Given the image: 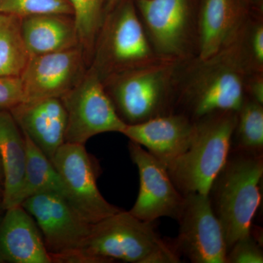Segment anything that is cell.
Here are the masks:
<instances>
[{
  "label": "cell",
  "mask_w": 263,
  "mask_h": 263,
  "mask_svg": "<svg viewBox=\"0 0 263 263\" xmlns=\"http://www.w3.org/2000/svg\"><path fill=\"white\" fill-rule=\"evenodd\" d=\"M250 73L237 41L214 56L182 63L174 113L193 122L217 112H238L245 103L246 77Z\"/></svg>",
  "instance_id": "1"
},
{
  "label": "cell",
  "mask_w": 263,
  "mask_h": 263,
  "mask_svg": "<svg viewBox=\"0 0 263 263\" xmlns=\"http://www.w3.org/2000/svg\"><path fill=\"white\" fill-rule=\"evenodd\" d=\"M155 222L120 211L92 224L81 247L55 263L181 262L174 245L161 238Z\"/></svg>",
  "instance_id": "2"
},
{
  "label": "cell",
  "mask_w": 263,
  "mask_h": 263,
  "mask_svg": "<svg viewBox=\"0 0 263 263\" xmlns=\"http://www.w3.org/2000/svg\"><path fill=\"white\" fill-rule=\"evenodd\" d=\"M262 152L231 148L224 167L214 179L209 197L220 222L228 249L250 235L260 205Z\"/></svg>",
  "instance_id": "3"
},
{
  "label": "cell",
  "mask_w": 263,
  "mask_h": 263,
  "mask_svg": "<svg viewBox=\"0 0 263 263\" xmlns=\"http://www.w3.org/2000/svg\"><path fill=\"white\" fill-rule=\"evenodd\" d=\"M183 62L160 60L104 79L105 90L123 122L138 124L174 113Z\"/></svg>",
  "instance_id": "4"
},
{
  "label": "cell",
  "mask_w": 263,
  "mask_h": 263,
  "mask_svg": "<svg viewBox=\"0 0 263 263\" xmlns=\"http://www.w3.org/2000/svg\"><path fill=\"white\" fill-rule=\"evenodd\" d=\"M238 112L209 114L195 121L191 143L177 158L164 164L181 195H209L231 150Z\"/></svg>",
  "instance_id": "5"
},
{
  "label": "cell",
  "mask_w": 263,
  "mask_h": 263,
  "mask_svg": "<svg viewBox=\"0 0 263 263\" xmlns=\"http://www.w3.org/2000/svg\"><path fill=\"white\" fill-rule=\"evenodd\" d=\"M149 42L134 0H121L105 17L90 67L102 81L160 61Z\"/></svg>",
  "instance_id": "6"
},
{
  "label": "cell",
  "mask_w": 263,
  "mask_h": 263,
  "mask_svg": "<svg viewBox=\"0 0 263 263\" xmlns=\"http://www.w3.org/2000/svg\"><path fill=\"white\" fill-rule=\"evenodd\" d=\"M157 56L183 62L197 57V10L193 0H134Z\"/></svg>",
  "instance_id": "7"
},
{
  "label": "cell",
  "mask_w": 263,
  "mask_h": 263,
  "mask_svg": "<svg viewBox=\"0 0 263 263\" xmlns=\"http://www.w3.org/2000/svg\"><path fill=\"white\" fill-rule=\"evenodd\" d=\"M61 99L67 112L65 143L84 145L105 133H122L127 126L117 114L103 81L92 67Z\"/></svg>",
  "instance_id": "8"
},
{
  "label": "cell",
  "mask_w": 263,
  "mask_h": 263,
  "mask_svg": "<svg viewBox=\"0 0 263 263\" xmlns=\"http://www.w3.org/2000/svg\"><path fill=\"white\" fill-rule=\"evenodd\" d=\"M52 163L61 179L66 201L86 223L94 224L122 211L99 191L98 166L84 145L64 143Z\"/></svg>",
  "instance_id": "9"
},
{
  "label": "cell",
  "mask_w": 263,
  "mask_h": 263,
  "mask_svg": "<svg viewBox=\"0 0 263 263\" xmlns=\"http://www.w3.org/2000/svg\"><path fill=\"white\" fill-rule=\"evenodd\" d=\"M176 220L179 235L173 245L180 256L183 254L193 263H226V238L209 195H184Z\"/></svg>",
  "instance_id": "10"
},
{
  "label": "cell",
  "mask_w": 263,
  "mask_h": 263,
  "mask_svg": "<svg viewBox=\"0 0 263 263\" xmlns=\"http://www.w3.org/2000/svg\"><path fill=\"white\" fill-rule=\"evenodd\" d=\"M21 205L37 223L52 263L79 249L92 226L83 220L65 197L55 192L35 194Z\"/></svg>",
  "instance_id": "11"
},
{
  "label": "cell",
  "mask_w": 263,
  "mask_h": 263,
  "mask_svg": "<svg viewBox=\"0 0 263 263\" xmlns=\"http://www.w3.org/2000/svg\"><path fill=\"white\" fill-rule=\"evenodd\" d=\"M89 67L81 46L31 56L21 76L24 102L62 98L75 87Z\"/></svg>",
  "instance_id": "12"
},
{
  "label": "cell",
  "mask_w": 263,
  "mask_h": 263,
  "mask_svg": "<svg viewBox=\"0 0 263 263\" xmlns=\"http://www.w3.org/2000/svg\"><path fill=\"white\" fill-rule=\"evenodd\" d=\"M128 149L140 177L139 193L129 212L146 221L163 216L177 219L184 196L173 183L164 164L135 142L129 141Z\"/></svg>",
  "instance_id": "13"
},
{
  "label": "cell",
  "mask_w": 263,
  "mask_h": 263,
  "mask_svg": "<svg viewBox=\"0 0 263 263\" xmlns=\"http://www.w3.org/2000/svg\"><path fill=\"white\" fill-rule=\"evenodd\" d=\"M252 12L247 0H200L196 57L205 60L229 46Z\"/></svg>",
  "instance_id": "14"
},
{
  "label": "cell",
  "mask_w": 263,
  "mask_h": 263,
  "mask_svg": "<svg viewBox=\"0 0 263 263\" xmlns=\"http://www.w3.org/2000/svg\"><path fill=\"white\" fill-rule=\"evenodd\" d=\"M195 124L181 114L160 116L138 124H127L122 134L146 148L165 164L184 153L193 139Z\"/></svg>",
  "instance_id": "15"
},
{
  "label": "cell",
  "mask_w": 263,
  "mask_h": 263,
  "mask_svg": "<svg viewBox=\"0 0 263 263\" xmlns=\"http://www.w3.org/2000/svg\"><path fill=\"white\" fill-rule=\"evenodd\" d=\"M21 130L51 161L65 143L67 112L60 98L24 102L12 108Z\"/></svg>",
  "instance_id": "16"
},
{
  "label": "cell",
  "mask_w": 263,
  "mask_h": 263,
  "mask_svg": "<svg viewBox=\"0 0 263 263\" xmlns=\"http://www.w3.org/2000/svg\"><path fill=\"white\" fill-rule=\"evenodd\" d=\"M0 263H52L37 223L22 205L6 209L0 221Z\"/></svg>",
  "instance_id": "17"
},
{
  "label": "cell",
  "mask_w": 263,
  "mask_h": 263,
  "mask_svg": "<svg viewBox=\"0 0 263 263\" xmlns=\"http://www.w3.org/2000/svg\"><path fill=\"white\" fill-rule=\"evenodd\" d=\"M22 37L30 56L80 46L72 15L43 14L21 18Z\"/></svg>",
  "instance_id": "18"
},
{
  "label": "cell",
  "mask_w": 263,
  "mask_h": 263,
  "mask_svg": "<svg viewBox=\"0 0 263 263\" xmlns=\"http://www.w3.org/2000/svg\"><path fill=\"white\" fill-rule=\"evenodd\" d=\"M0 157L4 172L3 204L5 210L18 205L23 183L27 148L24 136L13 116L0 111Z\"/></svg>",
  "instance_id": "19"
},
{
  "label": "cell",
  "mask_w": 263,
  "mask_h": 263,
  "mask_svg": "<svg viewBox=\"0 0 263 263\" xmlns=\"http://www.w3.org/2000/svg\"><path fill=\"white\" fill-rule=\"evenodd\" d=\"M23 135L27 148V162L18 195V205H22L28 197L43 192H55L64 197L61 179L51 161L28 137Z\"/></svg>",
  "instance_id": "20"
},
{
  "label": "cell",
  "mask_w": 263,
  "mask_h": 263,
  "mask_svg": "<svg viewBox=\"0 0 263 263\" xmlns=\"http://www.w3.org/2000/svg\"><path fill=\"white\" fill-rule=\"evenodd\" d=\"M30 54L22 37L21 18L0 13V76H21Z\"/></svg>",
  "instance_id": "21"
},
{
  "label": "cell",
  "mask_w": 263,
  "mask_h": 263,
  "mask_svg": "<svg viewBox=\"0 0 263 263\" xmlns=\"http://www.w3.org/2000/svg\"><path fill=\"white\" fill-rule=\"evenodd\" d=\"M79 45L90 65L99 34L106 17V0H68Z\"/></svg>",
  "instance_id": "22"
},
{
  "label": "cell",
  "mask_w": 263,
  "mask_h": 263,
  "mask_svg": "<svg viewBox=\"0 0 263 263\" xmlns=\"http://www.w3.org/2000/svg\"><path fill=\"white\" fill-rule=\"evenodd\" d=\"M262 152L263 104L247 97L237 114L231 148Z\"/></svg>",
  "instance_id": "23"
},
{
  "label": "cell",
  "mask_w": 263,
  "mask_h": 263,
  "mask_svg": "<svg viewBox=\"0 0 263 263\" xmlns=\"http://www.w3.org/2000/svg\"><path fill=\"white\" fill-rule=\"evenodd\" d=\"M250 73L263 72V18L252 11L235 37Z\"/></svg>",
  "instance_id": "24"
},
{
  "label": "cell",
  "mask_w": 263,
  "mask_h": 263,
  "mask_svg": "<svg viewBox=\"0 0 263 263\" xmlns=\"http://www.w3.org/2000/svg\"><path fill=\"white\" fill-rule=\"evenodd\" d=\"M0 13L18 18L43 14L72 15L68 0H0Z\"/></svg>",
  "instance_id": "25"
},
{
  "label": "cell",
  "mask_w": 263,
  "mask_h": 263,
  "mask_svg": "<svg viewBox=\"0 0 263 263\" xmlns=\"http://www.w3.org/2000/svg\"><path fill=\"white\" fill-rule=\"evenodd\" d=\"M263 252L260 243L252 233L248 236L237 240L228 249L226 263H262Z\"/></svg>",
  "instance_id": "26"
},
{
  "label": "cell",
  "mask_w": 263,
  "mask_h": 263,
  "mask_svg": "<svg viewBox=\"0 0 263 263\" xmlns=\"http://www.w3.org/2000/svg\"><path fill=\"white\" fill-rule=\"evenodd\" d=\"M25 100L21 76H0V111L8 110Z\"/></svg>",
  "instance_id": "27"
},
{
  "label": "cell",
  "mask_w": 263,
  "mask_h": 263,
  "mask_svg": "<svg viewBox=\"0 0 263 263\" xmlns=\"http://www.w3.org/2000/svg\"><path fill=\"white\" fill-rule=\"evenodd\" d=\"M245 88L247 97L263 104V72L249 73L246 77Z\"/></svg>",
  "instance_id": "28"
},
{
  "label": "cell",
  "mask_w": 263,
  "mask_h": 263,
  "mask_svg": "<svg viewBox=\"0 0 263 263\" xmlns=\"http://www.w3.org/2000/svg\"><path fill=\"white\" fill-rule=\"evenodd\" d=\"M3 190H4V172H3V163L0 157V198H3Z\"/></svg>",
  "instance_id": "29"
},
{
  "label": "cell",
  "mask_w": 263,
  "mask_h": 263,
  "mask_svg": "<svg viewBox=\"0 0 263 263\" xmlns=\"http://www.w3.org/2000/svg\"><path fill=\"white\" fill-rule=\"evenodd\" d=\"M120 1L121 0H106V6H105L106 15L112 11Z\"/></svg>",
  "instance_id": "30"
},
{
  "label": "cell",
  "mask_w": 263,
  "mask_h": 263,
  "mask_svg": "<svg viewBox=\"0 0 263 263\" xmlns=\"http://www.w3.org/2000/svg\"><path fill=\"white\" fill-rule=\"evenodd\" d=\"M247 3H248V4H252L254 5H257V9L260 11V5H262V0H247Z\"/></svg>",
  "instance_id": "31"
},
{
  "label": "cell",
  "mask_w": 263,
  "mask_h": 263,
  "mask_svg": "<svg viewBox=\"0 0 263 263\" xmlns=\"http://www.w3.org/2000/svg\"><path fill=\"white\" fill-rule=\"evenodd\" d=\"M5 212V209H4V206H3V200H2V198H0V221H1L2 219H3Z\"/></svg>",
  "instance_id": "32"
}]
</instances>
